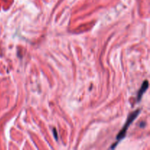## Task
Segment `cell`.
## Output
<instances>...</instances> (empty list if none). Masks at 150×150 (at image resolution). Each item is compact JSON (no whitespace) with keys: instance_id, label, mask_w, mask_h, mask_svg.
Here are the masks:
<instances>
[{"instance_id":"1","label":"cell","mask_w":150,"mask_h":150,"mask_svg":"<svg viewBox=\"0 0 150 150\" xmlns=\"http://www.w3.org/2000/svg\"><path fill=\"white\" fill-rule=\"evenodd\" d=\"M140 112H141V110L138 109V110H136V111H133V113H131V114L129 115L128 118H127V121H126L124 127H123V128L122 129V130H120V133H119L118 135H117V142L116 144H114V145L111 146V149H114V147H116V146L117 145L118 142L122 140V139L125 137L126 134H127V131L129 128V126H130V125L133 122V121H134V120L137 118L138 116H139V114H140Z\"/></svg>"},{"instance_id":"2","label":"cell","mask_w":150,"mask_h":150,"mask_svg":"<svg viewBox=\"0 0 150 150\" xmlns=\"http://www.w3.org/2000/svg\"><path fill=\"white\" fill-rule=\"evenodd\" d=\"M149 87V82L148 81H144L142 83V86H141L140 89L139 90L137 94V97H136V99H137V101H140L141 99L142 98V96H143L144 94L145 93V92L146 91V89Z\"/></svg>"},{"instance_id":"3","label":"cell","mask_w":150,"mask_h":150,"mask_svg":"<svg viewBox=\"0 0 150 150\" xmlns=\"http://www.w3.org/2000/svg\"><path fill=\"white\" fill-rule=\"evenodd\" d=\"M53 130H54V136H55V139L57 140V138H58L57 137V132L56 131V129H54V128L53 129Z\"/></svg>"},{"instance_id":"4","label":"cell","mask_w":150,"mask_h":150,"mask_svg":"<svg viewBox=\"0 0 150 150\" xmlns=\"http://www.w3.org/2000/svg\"><path fill=\"white\" fill-rule=\"evenodd\" d=\"M144 124H145V123L144 122H142V123H141V127H143Z\"/></svg>"}]
</instances>
